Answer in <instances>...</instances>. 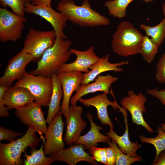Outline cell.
Instances as JSON below:
<instances>
[{
  "mask_svg": "<svg viewBox=\"0 0 165 165\" xmlns=\"http://www.w3.org/2000/svg\"><path fill=\"white\" fill-rule=\"evenodd\" d=\"M57 9L73 24L82 27L108 26L109 19L93 9L88 0H84L81 6L73 0H61Z\"/></svg>",
  "mask_w": 165,
  "mask_h": 165,
  "instance_id": "cell-1",
  "label": "cell"
},
{
  "mask_svg": "<svg viewBox=\"0 0 165 165\" xmlns=\"http://www.w3.org/2000/svg\"><path fill=\"white\" fill-rule=\"evenodd\" d=\"M72 42L60 37H57L53 46L44 52L37 61L36 68L30 71L31 74L51 78L69 59L72 54L70 48Z\"/></svg>",
  "mask_w": 165,
  "mask_h": 165,
  "instance_id": "cell-2",
  "label": "cell"
},
{
  "mask_svg": "<svg viewBox=\"0 0 165 165\" xmlns=\"http://www.w3.org/2000/svg\"><path fill=\"white\" fill-rule=\"evenodd\" d=\"M144 36L130 23L122 21L113 35L111 43L112 50L123 57L140 54Z\"/></svg>",
  "mask_w": 165,
  "mask_h": 165,
  "instance_id": "cell-3",
  "label": "cell"
},
{
  "mask_svg": "<svg viewBox=\"0 0 165 165\" xmlns=\"http://www.w3.org/2000/svg\"><path fill=\"white\" fill-rule=\"evenodd\" d=\"M36 131L28 127L25 134L16 140L4 144L0 143V165H21L24 164L21 158L23 152L28 147H36L42 138H38Z\"/></svg>",
  "mask_w": 165,
  "mask_h": 165,
  "instance_id": "cell-4",
  "label": "cell"
},
{
  "mask_svg": "<svg viewBox=\"0 0 165 165\" xmlns=\"http://www.w3.org/2000/svg\"><path fill=\"white\" fill-rule=\"evenodd\" d=\"M14 85L26 88L34 96L35 102L48 107L53 89L51 78L34 75L26 72Z\"/></svg>",
  "mask_w": 165,
  "mask_h": 165,
  "instance_id": "cell-5",
  "label": "cell"
},
{
  "mask_svg": "<svg viewBox=\"0 0 165 165\" xmlns=\"http://www.w3.org/2000/svg\"><path fill=\"white\" fill-rule=\"evenodd\" d=\"M56 37L53 29L43 31L31 28L26 36L21 51L29 54L38 61L45 50L53 45Z\"/></svg>",
  "mask_w": 165,
  "mask_h": 165,
  "instance_id": "cell-6",
  "label": "cell"
},
{
  "mask_svg": "<svg viewBox=\"0 0 165 165\" xmlns=\"http://www.w3.org/2000/svg\"><path fill=\"white\" fill-rule=\"evenodd\" d=\"M26 21L24 16L0 8V41L16 42L22 36Z\"/></svg>",
  "mask_w": 165,
  "mask_h": 165,
  "instance_id": "cell-7",
  "label": "cell"
},
{
  "mask_svg": "<svg viewBox=\"0 0 165 165\" xmlns=\"http://www.w3.org/2000/svg\"><path fill=\"white\" fill-rule=\"evenodd\" d=\"M41 105L35 102L16 109L15 114L22 123L35 130L42 140L46 134L47 127L44 112Z\"/></svg>",
  "mask_w": 165,
  "mask_h": 165,
  "instance_id": "cell-8",
  "label": "cell"
},
{
  "mask_svg": "<svg viewBox=\"0 0 165 165\" xmlns=\"http://www.w3.org/2000/svg\"><path fill=\"white\" fill-rule=\"evenodd\" d=\"M24 10L25 13L34 14L45 20L52 25L57 37L67 39V37L64 32V29L66 26L68 20L61 12L56 11L51 6L36 5L31 2L25 3Z\"/></svg>",
  "mask_w": 165,
  "mask_h": 165,
  "instance_id": "cell-9",
  "label": "cell"
},
{
  "mask_svg": "<svg viewBox=\"0 0 165 165\" xmlns=\"http://www.w3.org/2000/svg\"><path fill=\"white\" fill-rule=\"evenodd\" d=\"M127 94L120 102L122 107L130 113L134 124L144 127L149 133H154V130L145 121L143 116L146 110L145 105L146 97L142 92L136 94L133 90L129 91Z\"/></svg>",
  "mask_w": 165,
  "mask_h": 165,
  "instance_id": "cell-10",
  "label": "cell"
},
{
  "mask_svg": "<svg viewBox=\"0 0 165 165\" xmlns=\"http://www.w3.org/2000/svg\"><path fill=\"white\" fill-rule=\"evenodd\" d=\"M34 61L32 56L21 50L9 60L4 73L0 78V85L9 87L15 80L21 79L26 72V66Z\"/></svg>",
  "mask_w": 165,
  "mask_h": 165,
  "instance_id": "cell-11",
  "label": "cell"
},
{
  "mask_svg": "<svg viewBox=\"0 0 165 165\" xmlns=\"http://www.w3.org/2000/svg\"><path fill=\"white\" fill-rule=\"evenodd\" d=\"M62 114L60 112L49 123L45 135L44 151L46 156L57 152L64 149L63 139L64 125Z\"/></svg>",
  "mask_w": 165,
  "mask_h": 165,
  "instance_id": "cell-12",
  "label": "cell"
},
{
  "mask_svg": "<svg viewBox=\"0 0 165 165\" xmlns=\"http://www.w3.org/2000/svg\"><path fill=\"white\" fill-rule=\"evenodd\" d=\"M61 85L63 99L61 112L65 119L68 116L71 97L74 91L79 89L83 78L81 72H61L57 74Z\"/></svg>",
  "mask_w": 165,
  "mask_h": 165,
  "instance_id": "cell-13",
  "label": "cell"
},
{
  "mask_svg": "<svg viewBox=\"0 0 165 165\" xmlns=\"http://www.w3.org/2000/svg\"><path fill=\"white\" fill-rule=\"evenodd\" d=\"M110 93L114 98V101H110L107 96V94L105 92L89 98H80L79 101L86 106L90 107L93 106L95 107L97 110V118L101 123L108 125L110 129H113V124L108 115V107L111 106L116 111L117 108L120 111L123 107L120 106L116 102L112 90H110Z\"/></svg>",
  "mask_w": 165,
  "mask_h": 165,
  "instance_id": "cell-14",
  "label": "cell"
},
{
  "mask_svg": "<svg viewBox=\"0 0 165 165\" xmlns=\"http://www.w3.org/2000/svg\"><path fill=\"white\" fill-rule=\"evenodd\" d=\"M70 51L76 56V60L72 63L64 64L58 69L57 74L61 72H73L87 73L90 71L91 66L101 58L96 54L94 46L89 47L85 51L72 49Z\"/></svg>",
  "mask_w": 165,
  "mask_h": 165,
  "instance_id": "cell-15",
  "label": "cell"
},
{
  "mask_svg": "<svg viewBox=\"0 0 165 165\" xmlns=\"http://www.w3.org/2000/svg\"><path fill=\"white\" fill-rule=\"evenodd\" d=\"M83 109L81 106L71 105L68 116L66 119V131L63 139L67 145L72 144L78 139L87 126L82 117Z\"/></svg>",
  "mask_w": 165,
  "mask_h": 165,
  "instance_id": "cell-16",
  "label": "cell"
},
{
  "mask_svg": "<svg viewBox=\"0 0 165 165\" xmlns=\"http://www.w3.org/2000/svg\"><path fill=\"white\" fill-rule=\"evenodd\" d=\"M118 79V77L109 74L99 75L94 79V82L86 84H81L79 89L71 99V105H76L80 98L89 94L99 91L107 94L110 93V88L111 85Z\"/></svg>",
  "mask_w": 165,
  "mask_h": 165,
  "instance_id": "cell-17",
  "label": "cell"
},
{
  "mask_svg": "<svg viewBox=\"0 0 165 165\" xmlns=\"http://www.w3.org/2000/svg\"><path fill=\"white\" fill-rule=\"evenodd\" d=\"M85 149L83 145L74 144L66 149L64 148L49 156L53 157L55 161L63 162L69 165H76L78 162L82 161L92 164H98Z\"/></svg>",
  "mask_w": 165,
  "mask_h": 165,
  "instance_id": "cell-18",
  "label": "cell"
},
{
  "mask_svg": "<svg viewBox=\"0 0 165 165\" xmlns=\"http://www.w3.org/2000/svg\"><path fill=\"white\" fill-rule=\"evenodd\" d=\"M35 101V97L30 91L26 88L10 86L6 91L3 102L8 111L26 105Z\"/></svg>",
  "mask_w": 165,
  "mask_h": 165,
  "instance_id": "cell-19",
  "label": "cell"
},
{
  "mask_svg": "<svg viewBox=\"0 0 165 165\" xmlns=\"http://www.w3.org/2000/svg\"><path fill=\"white\" fill-rule=\"evenodd\" d=\"M109 55L101 58L97 62L90 67V71L87 73H83V78L82 84H86L94 81L97 77L104 72L113 71L115 72H121L123 69L119 67L127 65L129 64L127 61L111 63L109 61Z\"/></svg>",
  "mask_w": 165,
  "mask_h": 165,
  "instance_id": "cell-20",
  "label": "cell"
},
{
  "mask_svg": "<svg viewBox=\"0 0 165 165\" xmlns=\"http://www.w3.org/2000/svg\"><path fill=\"white\" fill-rule=\"evenodd\" d=\"M122 113L124 116L126 126L124 134L123 135L119 136L113 131V129H110L109 130L106 134L115 141L119 148L123 153L134 157L138 156V155L136 153L137 151L142 145L139 144L137 141L132 142L130 141L126 110L123 111Z\"/></svg>",
  "mask_w": 165,
  "mask_h": 165,
  "instance_id": "cell-21",
  "label": "cell"
},
{
  "mask_svg": "<svg viewBox=\"0 0 165 165\" xmlns=\"http://www.w3.org/2000/svg\"><path fill=\"white\" fill-rule=\"evenodd\" d=\"M86 116L90 123V129L86 134L80 135L74 144L82 145L86 149L96 146L98 143L107 142L111 138L100 132V130H103V127L97 125L94 122V117L91 114L87 113Z\"/></svg>",
  "mask_w": 165,
  "mask_h": 165,
  "instance_id": "cell-22",
  "label": "cell"
},
{
  "mask_svg": "<svg viewBox=\"0 0 165 165\" xmlns=\"http://www.w3.org/2000/svg\"><path fill=\"white\" fill-rule=\"evenodd\" d=\"M51 78L53 82V89L46 119V122L48 123L61 112L60 103L63 96L62 86L57 74H54Z\"/></svg>",
  "mask_w": 165,
  "mask_h": 165,
  "instance_id": "cell-23",
  "label": "cell"
},
{
  "mask_svg": "<svg viewBox=\"0 0 165 165\" xmlns=\"http://www.w3.org/2000/svg\"><path fill=\"white\" fill-rule=\"evenodd\" d=\"M44 138L42 140L43 143L41 148L37 149L36 147L31 148L30 155L27 154L26 152H24L25 159L24 161V165H49L55 161L52 157H47L44 151Z\"/></svg>",
  "mask_w": 165,
  "mask_h": 165,
  "instance_id": "cell-24",
  "label": "cell"
},
{
  "mask_svg": "<svg viewBox=\"0 0 165 165\" xmlns=\"http://www.w3.org/2000/svg\"><path fill=\"white\" fill-rule=\"evenodd\" d=\"M140 27L145 31L146 36L150 37L159 47L162 44L165 39V18L155 26L141 24Z\"/></svg>",
  "mask_w": 165,
  "mask_h": 165,
  "instance_id": "cell-25",
  "label": "cell"
},
{
  "mask_svg": "<svg viewBox=\"0 0 165 165\" xmlns=\"http://www.w3.org/2000/svg\"><path fill=\"white\" fill-rule=\"evenodd\" d=\"M134 0H113L106 1L104 6L109 14L114 17L122 19L126 16V9L128 5Z\"/></svg>",
  "mask_w": 165,
  "mask_h": 165,
  "instance_id": "cell-26",
  "label": "cell"
},
{
  "mask_svg": "<svg viewBox=\"0 0 165 165\" xmlns=\"http://www.w3.org/2000/svg\"><path fill=\"white\" fill-rule=\"evenodd\" d=\"M157 131L158 133L157 135L155 138L145 137L142 134L139 137L142 142L150 144L155 147L156 155L152 164L156 162L160 153L165 149V131L160 127H158Z\"/></svg>",
  "mask_w": 165,
  "mask_h": 165,
  "instance_id": "cell-27",
  "label": "cell"
},
{
  "mask_svg": "<svg viewBox=\"0 0 165 165\" xmlns=\"http://www.w3.org/2000/svg\"><path fill=\"white\" fill-rule=\"evenodd\" d=\"M159 47L147 36H144L141 45L140 54L145 61L148 63L154 59Z\"/></svg>",
  "mask_w": 165,
  "mask_h": 165,
  "instance_id": "cell-28",
  "label": "cell"
},
{
  "mask_svg": "<svg viewBox=\"0 0 165 165\" xmlns=\"http://www.w3.org/2000/svg\"><path fill=\"white\" fill-rule=\"evenodd\" d=\"M109 146L113 149L116 155V165H130L133 163L142 160L141 156L134 157L123 153L119 148L115 141L112 139L107 142Z\"/></svg>",
  "mask_w": 165,
  "mask_h": 165,
  "instance_id": "cell-29",
  "label": "cell"
},
{
  "mask_svg": "<svg viewBox=\"0 0 165 165\" xmlns=\"http://www.w3.org/2000/svg\"><path fill=\"white\" fill-rule=\"evenodd\" d=\"M31 2L30 0H0V4L3 8L9 7L13 12L24 16V6L26 3Z\"/></svg>",
  "mask_w": 165,
  "mask_h": 165,
  "instance_id": "cell-30",
  "label": "cell"
},
{
  "mask_svg": "<svg viewBox=\"0 0 165 165\" xmlns=\"http://www.w3.org/2000/svg\"><path fill=\"white\" fill-rule=\"evenodd\" d=\"M88 149L95 160L107 165L106 148H100L96 145L90 147Z\"/></svg>",
  "mask_w": 165,
  "mask_h": 165,
  "instance_id": "cell-31",
  "label": "cell"
},
{
  "mask_svg": "<svg viewBox=\"0 0 165 165\" xmlns=\"http://www.w3.org/2000/svg\"><path fill=\"white\" fill-rule=\"evenodd\" d=\"M155 78L159 83H165V51L159 59L156 65Z\"/></svg>",
  "mask_w": 165,
  "mask_h": 165,
  "instance_id": "cell-32",
  "label": "cell"
},
{
  "mask_svg": "<svg viewBox=\"0 0 165 165\" xmlns=\"http://www.w3.org/2000/svg\"><path fill=\"white\" fill-rule=\"evenodd\" d=\"M22 135V133L16 132L2 126H0V141L11 142L15 140L17 137Z\"/></svg>",
  "mask_w": 165,
  "mask_h": 165,
  "instance_id": "cell-33",
  "label": "cell"
},
{
  "mask_svg": "<svg viewBox=\"0 0 165 165\" xmlns=\"http://www.w3.org/2000/svg\"><path fill=\"white\" fill-rule=\"evenodd\" d=\"M9 87L0 85V117H8L10 116L8 110L3 102L4 94Z\"/></svg>",
  "mask_w": 165,
  "mask_h": 165,
  "instance_id": "cell-34",
  "label": "cell"
},
{
  "mask_svg": "<svg viewBox=\"0 0 165 165\" xmlns=\"http://www.w3.org/2000/svg\"><path fill=\"white\" fill-rule=\"evenodd\" d=\"M146 91L148 94L157 98L165 105V89H159L157 87L153 89H148Z\"/></svg>",
  "mask_w": 165,
  "mask_h": 165,
  "instance_id": "cell-35",
  "label": "cell"
},
{
  "mask_svg": "<svg viewBox=\"0 0 165 165\" xmlns=\"http://www.w3.org/2000/svg\"><path fill=\"white\" fill-rule=\"evenodd\" d=\"M107 165H115L116 157L115 152L111 146L106 148Z\"/></svg>",
  "mask_w": 165,
  "mask_h": 165,
  "instance_id": "cell-36",
  "label": "cell"
},
{
  "mask_svg": "<svg viewBox=\"0 0 165 165\" xmlns=\"http://www.w3.org/2000/svg\"><path fill=\"white\" fill-rule=\"evenodd\" d=\"M153 165H165V149L158 155L156 162Z\"/></svg>",
  "mask_w": 165,
  "mask_h": 165,
  "instance_id": "cell-37",
  "label": "cell"
},
{
  "mask_svg": "<svg viewBox=\"0 0 165 165\" xmlns=\"http://www.w3.org/2000/svg\"><path fill=\"white\" fill-rule=\"evenodd\" d=\"M31 2L35 5H44L48 6H51L52 1L53 0H30Z\"/></svg>",
  "mask_w": 165,
  "mask_h": 165,
  "instance_id": "cell-38",
  "label": "cell"
},
{
  "mask_svg": "<svg viewBox=\"0 0 165 165\" xmlns=\"http://www.w3.org/2000/svg\"><path fill=\"white\" fill-rule=\"evenodd\" d=\"M162 9L163 14L165 18V2L163 4Z\"/></svg>",
  "mask_w": 165,
  "mask_h": 165,
  "instance_id": "cell-39",
  "label": "cell"
},
{
  "mask_svg": "<svg viewBox=\"0 0 165 165\" xmlns=\"http://www.w3.org/2000/svg\"><path fill=\"white\" fill-rule=\"evenodd\" d=\"M161 127L162 128V129L165 131V124L164 123H161Z\"/></svg>",
  "mask_w": 165,
  "mask_h": 165,
  "instance_id": "cell-40",
  "label": "cell"
},
{
  "mask_svg": "<svg viewBox=\"0 0 165 165\" xmlns=\"http://www.w3.org/2000/svg\"><path fill=\"white\" fill-rule=\"evenodd\" d=\"M143 1H144L146 3H148L149 2H151L153 1V0H141Z\"/></svg>",
  "mask_w": 165,
  "mask_h": 165,
  "instance_id": "cell-41",
  "label": "cell"
},
{
  "mask_svg": "<svg viewBox=\"0 0 165 165\" xmlns=\"http://www.w3.org/2000/svg\"><path fill=\"white\" fill-rule=\"evenodd\" d=\"M164 84H165V83H164Z\"/></svg>",
  "mask_w": 165,
  "mask_h": 165,
  "instance_id": "cell-42",
  "label": "cell"
}]
</instances>
